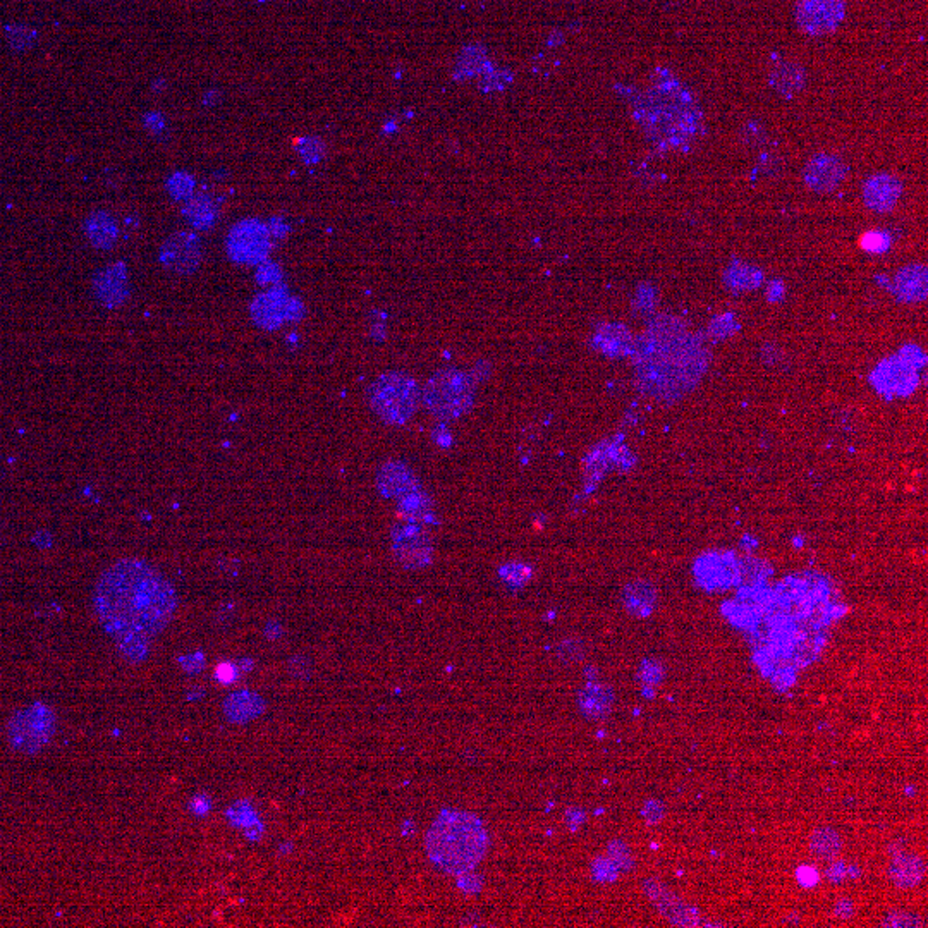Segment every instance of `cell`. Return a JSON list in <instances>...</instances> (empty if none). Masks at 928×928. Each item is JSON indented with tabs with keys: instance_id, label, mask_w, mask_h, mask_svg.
<instances>
[{
	"instance_id": "6da1fadb",
	"label": "cell",
	"mask_w": 928,
	"mask_h": 928,
	"mask_svg": "<svg viewBox=\"0 0 928 928\" xmlns=\"http://www.w3.org/2000/svg\"><path fill=\"white\" fill-rule=\"evenodd\" d=\"M177 593L172 583L150 562L119 559L103 571L93 589V610L119 653L131 663L143 662L153 640L174 618Z\"/></svg>"
},
{
	"instance_id": "f1b7e54d",
	"label": "cell",
	"mask_w": 928,
	"mask_h": 928,
	"mask_svg": "<svg viewBox=\"0 0 928 928\" xmlns=\"http://www.w3.org/2000/svg\"><path fill=\"white\" fill-rule=\"evenodd\" d=\"M727 279L731 280V284L735 287L752 289L760 284L762 276L758 270H755L752 266H736V268H731V272L727 274Z\"/></svg>"
},
{
	"instance_id": "5b68a950",
	"label": "cell",
	"mask_w": 928,
	"mask_h": 928,
	"mask_svg": "<svg viewBox=\"0 0 928 928\" xmlns=\"http://www.w3.org/2000/svg\"><path fill=\"white\" fill-rule=\"evenodd\" d=\"M420 402L422 391L418 383L402 371H387L370 387V408L389 425L408 423Z\"/></svg>"
},
{
	"instance_id": "7c38bea8",
	"label": "cell",
	"mask_w": 928,
	"mask_h": 928,
	"mask_svg": "<svg viewBox=\"0 0 928 928\" xmlns=\"http://www.w3.org/2000/svg\"><path fill=\"white\" fill-rule=\"evenodd\" d=\"M846 176V167L836 155L820 153L811 159L805 169V181L813 192H834Z\"/></svg>"
},
{
	"instance_id": "74e56055",
	"label": "cell",
	"mask_w": 928,
	"mask_h": 928,
	"mask_svg": "<svg viewBox=\"0 0 928 928\" xmlns=\"http://www.w3.org/2000/svg\"><path fill=\"white\" fill-rule=\"evenodd\" d=\"M910 920H913V916H912V914L896 913L892 914V916H889V918L885 920L884 925L885 927H908V925H910V927H913V925H918L916 922H910Z\"/></svg>"
},
{
	"instance_id": "277c9868",
	"label": "cell",
	"mask_w": 928,
	"mask_h": 928,
	"mask_svg": "<svg viewBox=\"0 0 928 928\" xmlns=\"http://www.w3.org/2000/svg\"><path fill=\"white\" fill-rule=\"evenodd\" d=\"M427 850L432 861L445 873H468L485 856L484 825L472 813L443 811L428 830Z\"/></svg>"
},
{
	"instance_id": "ba28073f",
	"label": "cell",
	"mask_w": 928,
	"mask_h": 928,
	"mask_svg": "<svg viewBox=\"0 0 928 928\" xmlns=\"http://www.w3.org/2000/svg\"><path fill=\"white\" fill-rule=\"evenodd\" d=\"M268 250L266 227L258 221L239 222L227 236L229 256L239 264L255 266L266 258Z\"/></svg>"
},
{
	"instance_id": "f546056e",
	"label": "cell",
	"mask_w": 928,
	"mask_h": 928,
	"mask_svg": "<svg viewBox=\"0 0 928 928\" xmlns=\"http://www.w3.org/2000/svg\"><path fill=\"white\" fill-rule=\"evenodd\" d=\"M665 676V669H663V663L661 661H655V659H650L641 663L640 671H638V678L645 684V686H657L661 684Z\"/></svg>"
},
{
	"instance_id": "9c48e42d",
	"label": "cell",
	"mask_w": 928,
	"mask_h": 928,
	"mask_svg": "<svg viewBox=\"0 0 928 928\" xmlns=\"http://www.w3.org/2000/svg\"><path fill=\"white\" fill-rule=\"evenodd\" d=\"M846 0H796L795 16L799 28L810 35H825L839 26Z\"/></svg>"
},
{
	"instance_id": "7402d4cb",
	"label": "cell",
	"mask_w": 928,
	"mask_h": 928,
	"mask_svg": "<svg viewBox=\"0 0 928 928\" xmlns=\"http://www.w3.org/2000/svg\"><path fill=\"white\" fill-rule=\"evenodd\" d=\"M655 599H657L655 589L647 581H634L626 587L622 595L628 612L638 618L649 616L655 605Z\"/></svg>"
},
{
	"instance_id": "e0dca14e",
	"label": "cell",
	"mask_w": 928,
	"mask_h": 928,
	"mask_svg": "<svg viewBox=\"0 0 928 928\" xmlns=\"http://www.w3.org/2000/svg\"><path fill=\"white\" fill-rule=\"evenodd\" d=\"M578 705L589 719H604L614 707V693L605 684L591 683L578 694Z\"/></svg>"
},
{
	"instance_id": "4dcf8cb0",
	"label": "cell",
	"mask_w": 928,
	"mask_h": 928,
	"mask_svg": "<svg viewBox=\"0 0 928 928\" xmlns=\"http://www.w3.org/2000/svg\"><path fill=\"white\" fill-rule=\"evenodd\" d=\"M502 579L506 583H511V585H523L528 581L530 578V569L523 564H517V562H511V564H506L502 566L501 569Z\"/></svg>"
},
{
	"instance_id": "ab89813d",
	"label": "cell",
	"mask_w": 928,
	"mask_h": 928,
	"mask_svg": "<svg viewBox=\"0 0 928 928\" xmlns=\"http://www.w3.org/2000/svg\"><path fill=\"white\" fill-rule=\"evenodd\" d=\"M217 678L224 683H231L233 679L236 678V671L231 663H222L221 667L217 669Z\"/></svg>"
},
{
	"instance_id": "ffe728a7",
	"label": "cell",
	"mask_w": 928,
	"mask_h": 928,
	"mask_svg": "<svg viewBox=\"0 0 928 928\" xmlns=\"http://www.w3.org/2000/svg\"><path fill=\"white\" fill-rule=\"evenodd\" d=\"M287 297L280 291H270L253 303V318L264 327L274 328L286 318Z\"/></svg>"
},
{
	"instance_id": "7a4b0ae2",
	"label": "cell",
	"mask_w": 928,
	"mask_h": 928,
	"mask_svg": "<svg viewBox=\"0 0 928 928\" xmlns=\"http://www.w3.org/2000/svg\"><path fill=\"white\" fill-rule=\"evenodd\" d=\"M633 349L640 381L659 398H678L704 373L705 351L676 318L659 317Z\"/></svg>"
},
{
	"instance_id": "30bf717a",
	"label": "cell",
	"mask_w": 928,
	"mask_h": 928,
	"mask_svg": "<svg viewBox=\"0 0 928 928\" xmlns=\"http://www.w3.org/2000/svg\"><path fill=\"white\" fill-rule=\"evenodd\" d=\"M161 264L169 272L190 276L202 264V243L193 233H176L161 248Z\"/></svg>"
},
{
	"instance_id": "d6986e66",
	"label": "cell",
	"mask_w": 928,
	"mask_h": 928,
	"mask_svg": "<svg viewBox=\"0 0 928 928\" xmlns=\"http://www.w3.org/2000/svg\"><path fill=\"white\" fill-rule=\"evenodd\" d=\"M264 710H266V702L262 700V696H258L256 693L253 692L235 693L224 704L225 717L231 722H237V724L258 717Z\"/></svg>"
},
{
	"instance_id": "60d3db41",
	"label": "cell",
	"mask_w": 928,
	"mask_h": 928,
	"mask_svg": "<svg viewBox=\"0 0 928 928\" xmlns=\"http://www.w3.org/2000/svg\"><path fill=\"white\" fill-rule=\"evenodd\" d=\"M853 913H855V906H853V902H850V901H839V902H838V906H836V914H838V916L846 920V918H851Z\"/></svg>"
},
{
	"instance_id": "f35d334b",
	"label": "cell",
	"mask_w": 928,
	"mask_h": 928,
	"mask_svg": "<svg viewBox=\"0 0 928 928\" xmlns=\"http://www.w3.org/2000/svg\"><path fill=\"white\" fill-rule=\"evenodd\" d=\"M798 881L803 885H815L819 881V875L811 867H801L798 870Z\"/></svg>"
},
{
	"instance_id": "e575fe53",
	"label": "cell",
	"mask_w": 928,
	"mask_h": 928,
	"mask_svg": "<svg viewBox=\"0 0 928 928\" xmlns=\"http://www.w3.org/2000/svg\"><path fill=\"white\" fill-rule=\"evenodd\" d=\"M861 245L865 250L879 253L889 246V237L885 236L884 233H869L861 239Z\"/></svg>"
},
{
	"instance_id": "52a82bcc",
	"label": "cell",
	"mask_w": 928,
	"mask_h": 928,
	"mask_svg": "<svg viewBox=\"0 0 928 928\" xmlns=\"http://www.w3.org/2000/svg\"><path fill=\"white\" fill-rule=\"evenodd\" d=\"M56 733V715L45 705L25 710L11 724L13 745L25 752H38Z\"/></svg>"
},
{
	"instance_id": "8fae6325",
	"label": "cell",
	"mask_w": 928,
	"mask_h": 928,
	"mask_svg": "<svg viewBox=\"0 0 928 928\" xmlns=\"http://www.w3.org/2000/svg\"><path fill=\"white\" fill-rule=\"evenodd\" d=\"M394 554L406 568H423L432 559V546L420 525L406 523L394 530Z\"/></svg>"
},
{
	"instance_id": "4fadbf2b",
	"label": "cell",
	"mask_w": 928,
	"mask_h": 928,
	"mask_svg": "<svg viewBox=\"0 0 928 928\" xmlns=\"http://www.w3.org/2000/svg\"><path fill=\"white\" fill-rule=\"evenodd\" d=\"M645 891H647L650 899L657 904L659 912L674 925H681V927L698 925V920H700L698 913L688 904H684L678 896H674L667 887H663L662 884H659L655 881H647Z\"/></svg>"
},
{
	"instance_id": "83f0119b",
	"label": "cell",
	"mask_w": 928,
	"mask_h": 928,
	"mask_svg": "<svg viewBox=\"0 0 928 928\" xmlns=\"http://www.w3.org/2000/svg\"><path fill=\"white\" fill-rule=\"evenodd\" d=\"M599 342L604 349H610V346L616 344V349L622 351L624 348H628L631 344V339H630V334L626 332V328L612 325V327H605L600 330Z\"/></svg>"
},
{
	"instance_id": "603a6c76",
	"label": "cell",
	"mask_w": 928,
	"mask_h": 928,
	"mask_svg": "<svg viewBox=\"0 0 928 928\" xmlns=\"http://www.w3.org/2000/svg\"><path fill=\"white\" fill-rule=\"evenodd\" d=\"M398 504L399 513L402 515V517L408 523L422 525V523L432 521V517H433L432 502H430L427 494L422 488H416V490H412L410 494L399 497Z\"/></svg>"
},
{
	"instance_id": "d6a6232c",
	"label": "cell",
	"mask_w": 928,
	"mask_h": 928,
	"mask_svg": "<svg viewBox=\"0 0 928 928\" xmlns=\"http://www.w3.org/2000/svg\"><path fill=\"white\" fill-rule=\"evenodd\" d=\"M7 38H9V44L13 45L15 48H28L33 40H35V31L26 28V26H21V25H16V26H9L7 28Z\"/></svg>"
},
{
	"instance_id": "cb8c5ba5",
	"label": "cell",
	"mask_w": 928,
	"mask_h": 928,
	"mask_svg": "<svg viewBox=\"0 0 928 928\" xmlns=\"http://www.w3.org/2000/svg\"><path fill=\"white\" fill-rule=\"evenodd\" d=\"M770 83L782 95H793L803 89L805 73L793 62H784L770 74Z\"/></svg>"
},
{
	"instance_id": "484cf974",
	"label": "cell",
	"mask_w": 928,
	"mask_h": 928,
	"mask_svg": "<svg viewBox=\"0 0 928 928\" xmlns=\"http://www.w3.org/2000/svg\"><path fill=\"white\" fill-rule=\"evenodd\" d=\"M184 215L193 225L200 229H208L217 219V208L208 196H196L188 202L184 208Z\"/></svg>"
},
{
	"instance_id": "1f68e13d",
	"label": "cell",
	"mask_w": 928,
	"mask_h": 928,
	"mask_svg": "<svg viewBox=\"0 0 928 928\" xmlns=\"http://www.w3.org/2000/svg\"><path fill=\"white\" fill-rule=\"evenodd\" d=\"M585 655V645L579 640H566L560 643L559 659L564 663L579 662Z\"/></svg>"
},
{
	"instance_id": "8992f818",
	"label": "cell",
	"mask_w": 928,
	"mask_h": 928,
	"mask_svg": "<svg viewBox=\"0 0 928 928\" xmlns=\"http://www.w3.org/2000/svg\"><path fill=\"white\" fill-rule=\"evenodd\" d=\"M422 402L435 418L456 420L472 408V379L463 370H439L423 385Z\"/></svg>"
},
{
	"instance_id": "d4e9b609",
	"label": "cell",
	"mask_w": 928,
	"mask_h": 928,
	"mask_svg": "<svg viewBox=\"0 0 928 928\" xmlns=\"http://www.w3.org/2000/svg\"><path fill=\"white\" fill-rule=\"evenodd\" d=\"M899 295L910 301L923 299L927 295V272L923 266L904 268L898 276Z\"/></svg>"
},
{
	"instance_id": "5bb4252c",
	"label": "cell",
	"mask_w": 928,
	"mask_h": 928,
	"mask_svg": "<svg viewBox=\"0 0 928 928\" xmlns=\"http://www.w3.org/2000/svg\"><path fill=\"white\" fill-rule=\"evenodd\" d=\"M377 485H379L381 494L389 499H399L412 490L420 488V484H418L414 473L412 472V468L399 461H391V463L383 464L379 472V476H377Z\"/></svg>"
},
{
	"instance_id": "3957f363",
	"label": "cell",
	"mask_w": 928,
	"mask_h": 928,
	"mask_svg": "<svg viewBox=\"0 0 928 928\" xmlns=\"http://www.w3.org/2000/svg\"><path fill=\"white\" fill-rule=\"evenodd\" d=\"M636 120L661 148H684L702 131V114L690 89L673 74H659L634 109Z\"/></svg>"
},
{
	"instance_id": "4316f807",
	"label": "cell",
	"mask_w": 928,
	"mask_h": 928,
	"mask_svg": "<svg viewBox=\"0 0 928 928\" xmlns=\"http://www.w3.org/2000/svg\"><path fill=\"white\" fill-rule=\"evenodd\" d=\"M811 850L822 860H832L839 855V834L832 829H819L811 836Z\"/></svg>"
},
{
	"instance_id": "44dd1931",
	"label": "cell",
	"mask_w": 928,
	"mask_h": 928,
	"mask_svg": "<svg viewBox=\"0 0 928 928\" xmlns=\"http://www.w3.org/2000/svg\"><path fill=\"white\" fill-rule=\"evenodd\" d=\"M889 873L894 884L902 889H910L923 881L925 863L913 855H898L892 860Z\"/></svg>"
},
{
	"instance_id": "ac0fdd59",
	"label": "cell",
	"mask_w": 928,
	"mask_h": 928,
	"mask_svg": "<svg viewBox=\"0 0 928 928\" xmlns=\"http://www.w3.org/2000/svg\"><path fill=\"white\" fill-rule=\"evenodd\" d=\"M85 233L95 248L110 250L118 243V222L107 212H95L85 222Z\"/></svg>"
},
{
	"instance_id": "d590c367",
	"label": "cell",
	"mask_w": 928,
	"mask_h": 928,
	"mask_svg": "<svg viewBox=\"0 0 928 928\" xmlns=\"http://www.w3.org/2000/svg\"><path fill=\"white\" fill-rule=\"evenodd\" d=\"M610 855H612V861L618 865V869L619 867H622V869L631 867V855L620 842L610 844Z\"/></svg>"
},
{
	"instance_id": "2e32d148",
	"label": "cell",
	"mask_w": 928,
	"mask_h": 928,
	"mask_svg": "<svg viewBox=\"0 0 928 928\" xmlns=\"http://www.w3.org/2000/svg\"><path fill=\"white\" fill-rule=\"evenodd\" d=\"M95 293L105 307H119L130 295L124 266H110L95 277Z\"/></svg>"
},
{
	"instance_id": "836d02e7",
	"label": "cell",
	"mask_w": 928,
	"mask_h": 928,
	"mask_svg": "<svg viewBox=\"0 0 928 928\" xmlns=\"http://www.w3.org/2000/svg\"><path fill=\"white\" fill-rule=\"evenodd\" d=\"M593 873L599 881H612L618 875V865L612 860H599L593 865Z\"/></svg>"
},
{
	"instance_id": "9a60e30c",
	"label": "cell",
	"mask_w": 928,
	"mask_h": 928,
	"mask_svg": "<svg viewBox=\"0 0 928 928\" xmlns=\"http://www.w3.org/2000/svg\"><path fill=\"white\" fill-rule=\"evenodd\" d=\"M901 182L898 177L889 174H875L865 182V203L875 212H889L898 203L901 196Z\"/></svg>"
},
{
	"instance_id": "8d00e7d4",
	"label": "cell",
	"mask_w": 928,
	"mask_h": 928,
	"mask_svg": "<svg viewBox=\"0 0 928 928\" xmlns=\"http://www.w3.org/2000/svg\"><path fill=\"white\" fill-rule=\"evenodd\" d=\"M645 819L649 824H657L661 822L663 817V807L661 801L657 799H650L649 803L645 805V811H643Z\"/></svg>"
}]
</instances>
